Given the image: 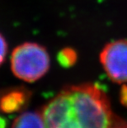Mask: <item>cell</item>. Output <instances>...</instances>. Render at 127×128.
Returning a JSON list of instances; mask_svg holds the SVG:
<instances>
[{
  "label": "cell",
  "instance_id": "1",
  "mask_svg": "<svg viewBox=\"0 0 127 128\" xmlns=\"http://www.w3.org/2000/svg\"><path fill=\"white\" fill-rule=\"evenodd\" d=\"M45 128H127L105 92L93 84L67 86L41 112Z\"/></svg>",
  "mask_w": 127,
  "mask_h": 128
},
{
  "label": "cell",
  "instance_id": "2",
  "mask_svg": "<svg viewBox=\"0 0 127 128\" xmlns=\"http://www.w3.org/2000/svg\"><path fill=\"white\" fill-rule=\"evenodd\" d=\"M50 57L44 46L36 42L17 46L11 55V69L16 77L25 82L40 80L50 70Z\"/></svg>",
  "mask_w": 127,
  "mask_h": 128
},
{
  "label": "cell",
  "instance_id": "3",
  "mask_svg": "<svg viewBox=\"0 0 127 128\" xmlns=\"http://www.w3.org/2000/svg\"><path fill=\"white\" fill-rule=\"evenodd\" d=\"M100 61L107 76L117 84L127 82V40L108 43L100 53Z\"/></svg>",
  "mask_w": 127,
  "mask_h": 128
},
{
  "label": "cell",
  "instance_id": "4",
  "mask_svg": "<svg viewBox=\"0 0 127 128\" xmlns=\"http://www.w3.org/2000/svg\"><path fill=\"white\" fill-rule=\"evenodd\" d=\"M31 92L23 86L13 87L0 94V112L15 113L25 109L31 99Z\"/></svg>",
  "mask_w": 127,
  "mask_h": 128
},
{
  "label": "cell",
  "instance_id": "5",
  "mask_svg": "<svg viewBox=\"0 0 127 128\" xmlns=\"http://www.w3.org/2000/svg\"><path fill=\"white\" fill-rule=\"evenodd\" d=\"M11 128H45L42 114L38 112L21 113L15 119Z\"/></svg>",
  "mask_w": 127,
  "mask_h": 128
},
{
  "label": "cell",
  "instance_id": "6",
  "mask_svg": "<svg viewBox=\"0 0 127 128\" xmlns=\"http://www.w3.org/2000/svg\"><path fill=\"white\" fill-rule=\"evenodd\" d=\"M77 55L75 53V51L69 48L63 49L58 54L59 63L64 67H69L73 65L75 63Z\"/></svg>",
  "mask_w": 127,
  "mask_h": 128
},
{
  "label": "cell",
  "instance_id": "7",
  "mask_svg": "<svg viewBox=\"0 0 127 128\" xmlns=\"http://www.w3.org/2000/svg\"><path fill=\"white\" fill-rule=\"evenodd\" d=\"M7 50H8V47H7V40L5 37L0 33V66L3 64L6 60Z\"/></svg>",
  "mask_w": 127,
  "mask_h": 128
},
{
  "label": "cell",
  "instance_id": "8",
  "mask_svg": "<svg viewBox=\"0 0 127 128\" xmlns=\"http://www.w3.org/2000/svg\"><path fill=\"white\" fill-rule=\"evenodd\" d=\"M121 101L122 104L127 107V86L124 85L121 92Z\"/></svg>",
  "mask_w": 127,
  "mask_h": 128
},
{
  "label": "cell",
  "instance_id": "9",
  "mask_svg": "<svg viewBox=\"0 0 127 128\" xmlns=\"http://www.w3.org/2000/svg\"><path fill=\"white\" fill-rule=\"evenodd\" d=\"M0 128H6V121L0 116Z\"/></svg>",
  "mask_w": 127,
  "mask_h": 128
}]
</instances>
